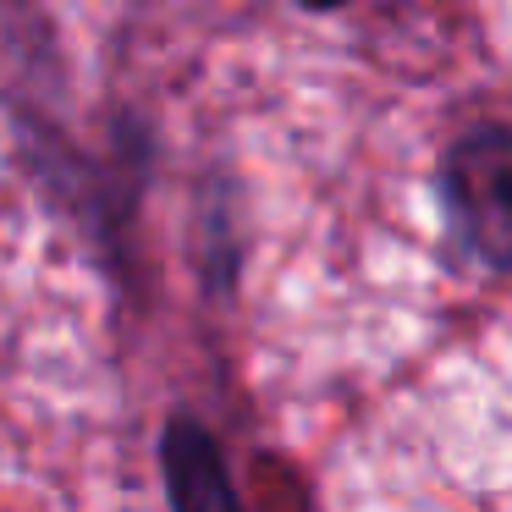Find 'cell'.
<instances>
[{
	"label": "cell",
	"mask_w": 512,
	"mask_h": 512,
	"mask_svg": "<svg viewBox=\"0 0 512 512\" xmlns=\"http://www.w3.org/2000/svg\"><path fill=\"white\" fill-rule=\"evenodd\" d=\"M435 193L452 243L490 276H512V122H474L441 149Z\"/></svg>",
	"instance_id": "obj_1"
},
{
	"label": "cell",
	"mask_w": 512,
	"mask_h": 512,
	"mask_svg": "<svg viewBox=\"0 0 512 512\" xmlns=\"http://www.w3.org/2000/svg\"><path fill=\"white\" fill-rule=\"evenodd\" d=\"M155 463H160V485H166L171 512H248L232 479V457H226L221 435L199 413L188 408L166 413Z\"/></svg>",
	"instance_id": "obj_2"
},
{
	"label": "cell",
	"mask_w": 512,
	"mask_h": 512,
	"mask_svg": "<svg viewBox=\"0 0 512 512\" xmlns=\"http://www.w3.org/2000/svg\"><path fill=\"white\" fill-rule=\"evenodd\" d=\"M303 12H342V6H353V0H298Z\"/></svg>",
	"instance_id": "obj_3"
}]
</instances>
